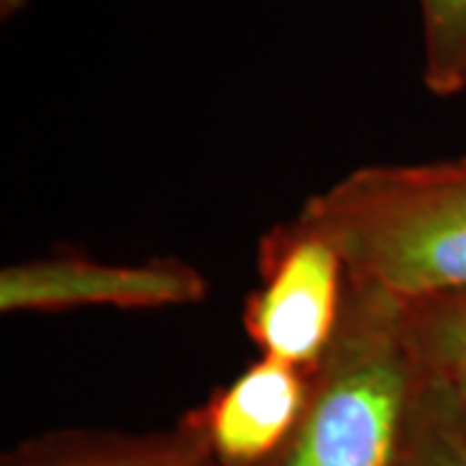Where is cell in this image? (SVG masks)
<instances>
[{"label": "cell", "instance_id": "cell-1", "mask_svg": "<svg viewBox=\"0 0 466 466\" xmlns=\"http://www.w3.org/2000/svg\"><path fill=\"white\" fill-rule=\"evenodd\" d=\"M300 231L386 299L466 293V171L453 164L363 168L321 195Z\"/></svg>", "mask_w": 466, "mask_h": 466}, {"label": "cell", "instance_id": "cell-2", "mask_svg": "<svg viewBox=\"0 0 466 466\" xmlns=\"http://www.w3.org/2000/svg\"><path fill=\"white\" fill-rule=\"evenodd\" d=\"M410 370L391 345L358 350L309 407L290 466H391Z\"/></svg>", "mask_w": 466, "mask_h": 466}, {"label": "cell", "instance_id": "cell-3", "mask_svg": "<svg viewBox=\"0 0 466 466\" xmlns=\"http://www.w3.org/2000/svg\"><path fill=\"white\" fill-rule=\"evenodd\" d=\"M345 262L329 241L300 231L254 296L247 329L265 358L293 368L314 366L339 314Z\"/></svg>", "mask_w": 466, "mask_h": 466}, {"label": "cell", "instance_id": "cell-4", "mask_svg": "<svg viewBox=\"0 0 466 466\" xmlns=\"http://www.w3.org/2000/svg\"><path fill=\"white\" fill-rule=\"evenodd\" d=\"M205 283L192 267L177 262L106 265L81 257L36 259L0 275V311H66L84 306L164 309L195 303Z\"/></svg>", "mask_w": 466, "mask_h": 466}, {"label": "cell", "instance_id": "cell-5", "mask_svg": "<svg viewBox=\"0 0 466 466\" xmlns=\"http://www.w3.org/2000/svg\"><path fill=\"white\" fill-rule=\"evenodd\" d=\"M303 410L306 381L300 368L262 358L218 394L208 433L223 461L254 464L283 443Z\"/></svg>", "mask_w": 466, "mask_h": 466}, {"label": "cell", "instance_id": "cell-6", "mask_svg": "<svg viewBox=\"0 0 466 466\" xmlns=\"http://www.w3.org/2000/svg\"><path fill=\"white\" fill-rule=\"evenodd\" d=\"M422 81L438 96L466 91V0H420Z\"/></svg>", "mask_w": 466, "mask_h": 466}, {"label": "cell", "instance_id": "cell-7", "mask_svg": "<svg viewBox=\"0 0 466 466\" xmlns=\"http://www.w3.org/2000/svg\"><path fill=\"white\" fill-rule=\"evenodd\" d=\"M435 355L443 366H466V306L441 319L435 329Z\"/></svg>", "mask_w": 466, "mask_h": 466}, {"label": "cell", "instance_id": "cell-8", "mask_svg": "<svg viewBox=\"0 0 466 466\" xmlns=\"http://www.w3.org/2000/svg\"><path fill=\"white\" fill-rule=\"evenodd\" d=\"M443 370H446V376H449L453 397L459 400L461 410L466 412V366H443Z\"/></svg>", "mask_w": 466, "mask_h": 466}, {"label": "cell", "instance_id": "cell-9", "mask_svg": "<svg viewBox=\"0 0 466 466\" xmlns=\"http://www.w3.org/2000/svg\"><path fill=\"white\" fill-rule=\"evenodd\" d=\"M26 3H29V0H0V16H3V21L16 16Z\"/></svg>", "mask_w": 466, "mask_h": 466}, {"label": "cell", "instance_id": "cell-10", "mask_svg": "<svg viewBox=\"0 0 466 466\" xmlns=\"http://www.w3.org/2000/svg\"><path fill=\"white\" fill-rule=\"evenodd\" d=\"M431 466H466V459H461V456H441Z\"/></svg>", "mask_w": 466, "mask_h": 466}, {"label": "cell", "instance_id": "cell-11", "mask_svg": "<svg viewBox=\"0 0 466 466\" xmlns=\"http://www.w3.org/2000/svg\"><path fill=\"white\" fill-rule=\"evenodd\" d=\"M135 466H177V464H135Z\"/></svg>", "mask_w": 466, "mask_h": 466}, {"label": "cell", "instance_id": "cell-12", "mask_svg": "<svg viewBox=\"0 0 466 466\" xmlns=\"http://www.w3.org/2000/svg\"><path fill=\"white\" fill-rule=\"evenodd\" d=\"M459 167H461L466 171V158H461V161H459Z\"/></svg>", "mask_w": 466, "mask_h": 466}]
</instances>
